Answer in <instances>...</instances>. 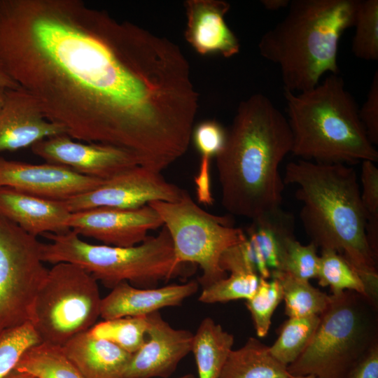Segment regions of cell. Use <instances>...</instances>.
Returning a JSON list of instances; mask_svg holds the SVG:
<instances>
[{
  "label": "cell",
  "mask_w": 378,
  "mask_h": 378,
  "mask_svg": "<svg viewBox=\"0 0 378 378\" xmlns=\"http://www.w3.org/2000/svg\"><path fill=\"white\" fill-rule=\"evenodd\" d=\"M0 64L75 140L156 169L190 139L198 95L178 46L81 0H0Z\"/></svg>",
  "instance_id": "1"
},
{
  "label": "cell",
  "mask_w": 378,
  "mask_h": 378,
  "mask_svg": "<svg viewBox=\"0 0 378 378\" xmlns=\"http://www.w3.org/2000/svg\"><path fill=\"white\" fill-rule=\"evenodd\" d=\"M292 146L287 118L267 96L242 101L216 156L222 206L251 220L281 207L279 167Z\"/></svg>",
  "instance_id": "2"
},
{
  "label": "cell",
  "mask_w": 378,
  "mask_h": 378,
  "mask_svg": "<svg viewBox=\"0 0 378 378\" xmlns=\"http://www.w3.org/2000/svg\"><path fill=\"white\" fill-rule=\"evenodd\" d=\"M284 184L296 186L300 217L317 248L335 251L358 274L369 298L377 304V257L366 235L367 218L355 169L340 163L298 159L285 169Z\"/></svg>",
  "instance_id": "3"
},
{
  "label": "cell",
  "mask_w": 378,
  "mask_h": 378,
  "mask_svg": "<svg viewBox=\"0 0 378 378\" xmlns=\"http://www.w3.org/2000/svg\"><path fill=\"white\" fill-rule=\"evenodd\" d=\"M357 2L290 0L286 15L258 43L260 54L279 66L284 91L308 90L324 74H339L340 38L354 25Z\"/></svg>",
  "instance_id": "4"
},
{
  "label": "cell",
  "mask_w": 378,
  "mask_h": 378,
  "mask_svg": "<svg viewBox=\"0 0 378 378\" xmlns=\"http://www.w3.org/2000/svg\"><path fill=\"white\" fill-rule=\"evenodd\" d=\"M293 137L291 154L300 160L352 166L377 162L378 152L358 115V108L339 74L316 87L284 91Z\"/></svg>",
  "instance_id": "5"
},
{
  "label": "cell",
  "mask_w": 378,
  "mask_h": 378,
  "mask_svg": "<svg viewBox=\"0 0 378 378\" xmlns=\"http://www.w3.org/2000/svg\"><path fill=\"white\" fill-rule=\"evenodd\" d=\"M43 236L50 240L42 243L44 262L76 265L111 289L125 281L137 288H155L160 281L186 274L187 265L176 261L173 242L164 225L157 235L148 236L130 247L92 244L71 230Z\"/></svg>",
  "instance_id": "6"
},
{
  "label": "cell",
  "mask_w": 378,
  "mask_h": 378,
  "mask_svg": "<svg viewBox=\"0 0 378 378\" xmlns=\"http://www.w3.org/2000/svg\"><path fill=\"white\" fill-rule=\"evenodd\" d=\"M330 298L310 342L287 367L290 375L344 378L378 344L377 304L352 290Z\"/></svg>",
  "instance_id": "7"
},
{
  "label": "cell",
  "mask_w": 378,
  "mask_h": 378,
  "mask_svg": "<svg viewBox=\"0 0 378 378\" xmlns=\"http://www.w3.org/2000/svg\"><path fill=\"white\" fill-rule=\"evenodd\" d=\"M97 281L80 267L54 264L36 294L30 317L41 343L62 346L100 316Z\"/></svg>",
  "instance_id": "8"
},
{
  "label": "cell",
  "mask_w": 378,
  "mask_h": 378,
  "mask_svg": "<svg viewBox=\"0 0 378 378\" xmlns=\"http://www.w3.org/2000/svg\"><path fill=\"white\" fill-rule=\"evenodd\" d=\"M148 204L169 232L176 261L196 264L202 269L199 284L202 288L227 277L220 258L227 249L246 240L241 228L233 227L227 217L204 210L186 190L175 202L153 201Z\"/></svg>",
  "instance_id": "9"
},
{
  "label": "cell",
  "mask_w": 378,
  "mask_h": 378,
  "mask_svg": "<svg viewBox=\"0 0 378 378\" xmlns=\"http://www.w3.org/2000/svg\"><path fill=\"white\" fill-rule=\"evenodd\" d=\"M42 243L0 216V334L30 321L48 269Z\"/></svg>",
  "instance_id": "10"
},
{
  "label": "cell",
  "mask_w": 378,
  "mask_h": 378,
  "mask_svg": "<svg viewBox=\"0 0 378 378\" xmlns=\"http://www.w3.org/2000/svg\"><path fill=\"white\" fill-rule=\"evenodd\" d=\"M184 190L166 181L161 173L137 165L65 203L71 213L98 207L132 209L153 201L175 202Z\"/></svg>",
  "instance_id": "11"
},
{
  "label": "cell",
  "mask_w": 378,
  "mask_h": 378,
  "mask_svg": "<svg viewBox=\"0 0 378 378\" xmlns=\"http://www.w3.org/2000/svg\"><path fill=\"white\" fill-rule=\"evenodd\" d=\"M31 149L46 162L102 180L140 165L137 157L130 150L108 144L78 141L66 134L41 140Z\"/></svg>",
  "instance_id": "12"
},
{
  "label": "cell",
  "mask_w": 378,
  "mask_h": 378,
  "mask_svg": "<svg viewBox=\"0 0 378 378\" xmlns=\"http://www.w3.org/2000/svg\"><path fill=\"white\" fill-rule=\"evenodd\" d=\"M163 222L148 204L132 209L98 207L71 213L68 227L104 245L130 247L143 242Z\"/></svg>",
  "instance_id": "13"
},
{
  "label": "cell",
  "mask_w": 378,
  "mask_h": 378,
  "mask_svg": "<svg viewBox=\"0 0 378 378\" xmlns=\"http://www.w3.org/2000/svg\"><path fill=\"white\" fill-rule=\"evenodd\" d=\"M104 180L56 164H30L0 157V188L52 200L66 201L100 186Z\"/></svg>",
  "instance_id": "14"
},
{
  "label": "cell",
  "mask_w": 378,
  "mask_h": 378,
  "mask_svg": "<svg viewBox=\"0 0 378 378\" xmlns=\"http://www.w3.org/2000/svg\"><path fill=\"white\" fill-rule=\"evenodd\" d=\"M147 319L146 340L132 354L123 378H167L192 351L190 331L172 328L159 312L147 315Z\"/></svg>",
  "instance_id": "15"
},
{
  "label": "cell",
  "mask_w": 378,
  "mask_h": 378,
  "mask_svg": "<svg viewBox=\"0 0 378 378\" xmlns=\"http://www.w3.org/2000/svg\"><path fill=\"white\" fill-rule=\"evenodd\" d=\"M66 134L50 120L38 101L21 88L6 90L0 109V153L31 147L50 136Z\"/></svg>",
  "instance_id": "16"
},
{
  "label": "cell",
  "mask_w": 378,
  "mask_h": 378,
  "mask_svg": "<svg viewBox=\"0 0 378 378\" xmlns=\"http://www.w3.org/2000/svg\"><path fill=\"white\" fill-rule=\"evenodd\" d=\"M188 43L202 55L230 57L239 52V41L225 22L230 8L223 0H188L185 2Z\"/></svg>",
  "instance_id": "17"
},
{
  "label": "cell",
  "mask_w": 378,
  "mask_h": 378,
  "mask_svg": "<svg viewBox=\"0 0 378 378\" xmlns=\"http://www.w3.org/2000/svg\"><path fill=\"white\" fill-rule=\"evenodd\" d=\"M199 284L190 281L160 288H141L122 282L102 300L100 317L104 320L147 316L159 309L180 305L195 294Z\"/></svg>",
  "instance_id": "18"
},
{
  "label": "cell",
  "mask_w": 378,
  "mask_h": 378,
  "mask_svg": "<svg viewBox=\"0 0 378 378\" xmlns=\"http://www.w3.org/2000/svg\"><path fill=\"white\" fill-rule=\"evenodd\" d=\"M70 214L65 201L0 188V216L34 237L68 232Z\"/></svg>",
  "instance_id": "19"
},
{
  "label": "cell",
  "mask_w": 378,
  "mask_h": 378,
  "mask_svg": "<svg viewBox=\"0 0 378 378\" xmlns=\"http://www.w3.org/2000/svg\"><path fill=\"white\" fill-rule=\"evenodd\" d=\"M246 241L258 276L271 278L278 270L286 241L294 235V217L281 207L267 211L252 220L247 229Z\"/></svg>",
  "instance_id": "20"
},
{
  "label": "cell",
  "mask_w": 378,
  "mask_h": 378,
  "mask_svg": "<svg viewBox=\"0 0 378 378\" xmlns=\"http://www.w3.org/2000/svg\"><path fill=\"white\" fill-rule=\"evenodd\" d=\"M62 349L85 378H123L132 354L89 331L79 333Z\"/></svg>",
  "instance_id": "21"
},
{
  "label": "cell",
  "mask_w": 378,
  "mask_h": 378,
  "mask_svg": "<svg viewBox=\"0 0 378 378\" xmlns=\"http://www.w3.org/2000/svg\"><path fill=\"white\" fill-rule=\"evenodd\" d=\"M287 367L271 354L270 346L255 337L230 352L218 378H289Z\"/></svg>",
  "instance_id": "22"
},
{
  "label": "cell",
  "mask_w": 378,
  "mask_h": 378,
  "mask_svg": "<svg viewBox=\"0 0 378 378\" xmlns=\"http://www.w3.org/2000/svg\"><path fill=\"white\" fill-rule=\"evenodd\" d=\"M233 344L232 334L212 318H204L194 334L191 351L199 378H218Z\"/></svg>",
  "instance_id": "23"
},
{
  "label": "cell",
  "mask_w": 378,
  "mask_h": 378,
  "mask_svg": "<svg viewBox=\"0 0 378 378\" xmlns=\"http://www.w3.org/2000/svg\"><path fill=\"white\" fill-rule=\"evenodd\" d=\"M14 369L35 378H85L62 346L41 342L29 348Z\"/></svg>",
  "instance_id": "24"
},
{
  "label": "cell",
  "mask_w": 378,
  "mask_h": 378,
  "mask_svg": "<svg viewBox=\"0 0 378 378\" xmlns=\"http://www.w3.org/2000/svg\"><path fill=\"white\" fill-rule=\"evenodd\" d=\"M271 278L277 279L281 286L285 313L289 318L320 316L330 304V295L313 286L309 281L278 270L271 272Z\"/></svg>",
  "instance_id": "25"
},
{
  "label": "cell",
  "mask_w": 378,
  "mask_h": 378,
  "mask_svg": "<svg viewBox=\"0 0 378 378\" xmlns=\"http://www.w3.org/2000/svg\"><path fill=\"white\" fill-rule=\"evenodd\" d=\"M319 320L317 315L289 318L270 346L272 356L286 367L295 362L310 342Z\"/></svg>",
  "instance_id": "26"
},
{
  "label": "cell",
  "mask_w": 378,
  "mask_h": 378,
  "mask_svg": "<svg viewBox=\"0 0 378 378\" xmlns=\"http://www.w3.org/2000/svg\"><path fill=\"white\" fill-rule=\"evenodd\" d=\"M148 326L147 316H125L96 323L88 331L132 354L144 343Z\"/></svg>",
  "instance_id": "27"
},
{
  "label": "cell",
  "mask_w": 378,
  "mask_h": 378,
  "mask_svg": "<svg viewBox=\"0 0 378 378\" xmlns=\"http://www.w3.org/2000/svg\"><path fill=\"white\" fill-rule=\"evenodd\" d=\"M319 257L318 284L329 286L332 295L352 290L369 298L364 282L343 256L335 251L323 249Z\"/></svg>",
  "instance_id": "28"
},
{
  "label": "cell",
  "mask_w": 378,
  "mask_h": 378,
  "mask_svg": "<svg viewBox=\"0 0 378 378\" xmlns=\"http://www.w3.org/2000/svg\"><path fill=\"white\" fill-rule=\"evenodd\" d=\"M351 43L354 55L361 59H378V1L358 0Z\"/></svg>",
  "instance_id": "29"
},
{
  "label": "cell",
  "mask_w": 378,
  "mask_h": 378,
  "mask_svg": "<svg viewBox=\"0 0 378 378\" xmlns=\"http://www.w3.org/2000/svg\"><path fill=\"white\" fill-rule=\"evenodd\" d=\"M259 279L260 276L254 272H232L227 277L202 288L198 300L206 304L239 299L247 300L255 293Z\"/></svg>",
  "instance_id": "30"
},
{
  "label": "cell",
  "mask_w": 378,
  "mask_h": 378,
  "mask_svg": "<svg viewBox=\"0 0 378 378\" xmlns=\"http://www.w3.org/2000/svg\"><path fill=\"white\" fill-rule=\"evenodd\" d=\"M282 300L283 292L279 281L275 278L268 280L260 277L255 293L246 302L258 337L267 335L273 313Z\"/></svg>",
  "instance_id": "31"
},
{
  "label": "cell",
  "mask_w": 378,
  "mask_h": 378,
  "mask_svg": "<svg viewBox=\"0 0 378 378\" xmlns=\"http://www.w3.org/2000/svg\"><path fill=\"white\" fill-rule=\"evenodd\" d=\"M319 260L317 247L313 243L303 245L293 237L284 243L278 271L309 281L317 276Z\"/></svg>",
  "instance_id": "32"
},
{
  "label": "cell",
  "mask_w": 378,
  "mask_h": 378,
  "mask_svg": "<svg viewBox=\"0 0 378 378\" xmlns=\"http://www.w3.org/2000/svg\"><path fill=\"white\" fill-rule=\"evenodd\" d=\"M39 343L40 339L30 322L0 334V378H4L15 368L29 348Z\"/></svg>",
  "instance_id": "33"
},
{
  "label": "cell",
  "mask_w": 378,
  "mask_h": 378,
  "mask_svg": "<svg viewBox=\"0 0 378 378\" xmlns=\"http://www.w3.org/2000/svg\"><path fill=\"white\" fill-rule=\"evenodd\" d=\"M360 198L365 211L366 234L370 239L378 237V169L374 162L365 160L361 165Z\"/></svg>",
  "instance_id": "34"
},
{
  "label": "cell",
  "mask_w": 378,
  "mask_h": 378,
  "mask_svg": "<svg viewBox=\"0 0 378 378\" xmlns=\"http://www.w3.org/2000/svg\"><path fill=\"white\" fill-rule=\"evenodd\" d=\"M191 137L201 158L211 160L223 148L226 132L218 122L205 120L193 127Z\"/></svg>",
  "instance_id": "35"
},
{
  "label": "cell",
  "mask_w": 378,
  "mask_h": 378,
  "mask_svg": "<svg viewBox=\"0 0 378 378\" xmlns=\"http://www.w3.org/2000/svg\"><path fill=\"white\" fill-rule=\"evenodd\" d=\"M358 115L369 139L374 146L378 144V71H376Z\"/></svg>",
  "instance_id": "36"
},
{
  "label": "cell",
  "mask_w": 378,
  "mask_h": 378,
  "mask_svg": "<svg viewBox=\"0 0 378 378\" xmlns=\"http://www.w3.org/2000/svg\"><path fill=\"white\" fill-rule=\"evenodd\" d=\"M344 378H378V344Z\"/></svg>",
  "instance_id": "37"
},
{
  "label": "cell",
  "mask_w": 378,
  "mask_h": 378,
  "mask_svg": "<svg viewBox=\"0 0 378 378\" xmlns=\"http://www.w3.org/2000/svg\"><path fill=\"white\" fill-rule=\"evenodd\" d=\"M210 160L201 158L199 171L195 177L197 200L205 205H211L214 202L211 189Z\"/></svg>",
  "instance_id": "38"
},
{
  "label": "cell",
  "mask_w": 378,
  "mask_h": 378,
  "mask_svg": "<svg viewBox=\"0 0 378 378\" xmlns=\"http://www.w3.org/2000/svg\"><path fill=\"white\" fill-rule=\"evenodd\" d=\"M290 0H262L261 4L268 10L276 11L288 8Z\"/></svg>",
  "instance_id": "39"
},
{
  "label": "cell",
  "mask_w": 378,
  "mask_h": 378,
  "mask_svg": "<svg viewBox=\"0 0 378 378\" xmlns=\"http://www.w3.org/2000/svg\"><path fill=\"white\" fill-rule=\"evenodd\" d=\"M0 88L6 90L19 88V85L7 74L0 64Z\"/></svg>",
  "instance_id": "40"
},
{
  "label": "cell",
  "mask_w": 378,
  "mask_h": 378,
  "mask_svg": "<svg viewBox=\"0 0 378 378\" xmlns=\"http://www.w3.org/2000/svg\"><path fill=\"white\" fill-rule=\"evenodd\" d=\"M4 378H35L32 375L13 369Z\"/></svg>",
  "instance_id": "41"
},
{
  "label": "cell",
  "mask_w": 378,
  "mask_h": 378,
  "mask_svg": "<svg viewBox=\"0 0 378 378\" xmlns=\"http://www.w3.org/2000/svg\"><path fill=\"white\" fill-rule=\"evenodd\" d=\"M6 89L0 88V109L1 108L4 102Z\"/></svg>",
  "instance_id": "42"
},
{
  "label": "cell",
  "mask_w": 378,
  "mask_h": 378,
  "mask_svg": "<svg viewBox=\"0 0 378 378\" xmlns=\"http://www.w3.org/2000/svg\"><path fill=\"white\" fill-rule=\"evenodd\" d=\"M289 378H318L314 375L311 374H306V375H295V376H290Z\"/></svg>",
  "instance_id": "43"
},
{
  "label": "cell",
  "mask_w": 378,
  "mask_h": 378,
  "mask_svg": "<svg viewBox=\"0 0 378 378\" xmlns=\"http://www.w3.org/2000/svg\"><path fill=\"white\" fill-rule=\"evenodd\" d=\"M177 378H195V377L192 374L188 373V374H186L185 375L181 376V377H177Z\"/></svg>",
  "instance_id": "44"
}]
</instances>
